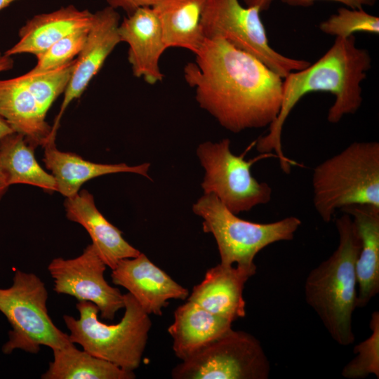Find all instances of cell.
Masks as SVG:
<instances>
[{
    "mask_svg": "<svg viewBox=\"0 0 379 379\" xmlns=\"http://www.w3.org/2000/svg\"><path fill=\"white\" fill-rule=\"evenodd\" d=\"M338 248L310 271L305 283V297L330 336L347 346L355 340L352 314L357 307L356 261L361 241L351 216L345 213L335 219Z\"/></svg>",
    "mask_w": 379,
    "mask_h": 379,
    "instance_id": "3957f363",
    "label": "cell"
},
{
    "mask_svg": "<svg viewBox=\"0 0 379 379\" xmlns=\"http://www.w3.org/2000/svg\"><path fill=\"white\" fill-rule=\"evenodd\" d=\"M44 162L51 171L57 185V192L66 198L79 192L86 181L107 174L133 173L149 178V163L137 166L121 164H98L84 159L77 154L58 150L55 142L45 145Z\"/></svg>",
    "mask_w": 379,
    "mask_h": 379,
    "instance_id": "d6986e66",
    "label": "cell"
},
{
    "mask_svg": "<svg viewBox=\"0 0 379 379\" xmlns=\"http://www.w3.org/2000/svg\"><path fill=\"white\" fill-rule=\"evenodd\" d=\"M17 0H0V11Z\"/></svg>",
    "mask_w": 379,
    "mask_h": 379,
    "instance_id": "e575fe53",
    "label": "cell"
},
{
    "mask_svg": "<svg viewBox=\"0 0 379 379\" xmlns=\"http://www.w3.org/2000/svg\"><path fill=\"white\" fill-rule=\"evenodd\" d=\"M340 211L351 216L360 238L356 274L357 307L361 308L379 292V207L352 205Z\"/></svg>",
    "mask_w": 379,
    "mask_h": 379,
    "instance_id": "ac0fdd59",
    "label": "cell"
},
{
    "mask_svg": "<svg viewBox=\"0 0 379 379\" xmlns=\"http://www.w3.org/2000/svg\"><path fill=\"white\" fill-rule=\"evenodd\" d=\"M246 6L257 7L260 11L267 10L274 0H243Z\"/></svg>",
    "mask_w": 379,
    "mask_h": 379,
    "instance_id": "4dcf8cb0",
    "label": "cell"
},
{
    "mask_svg": "<svg viewBox=\"0 0 379 379\" xmlns=\"http://www.w3.org/2000/svg\"><path fill=\"white\" fill-rule=\"evenodd\" d=\"M284 4L291 6L309 7L318 0H281ZM345 4L352 9H361L364 6H373L378 0H328Z\"/></svg>",
    "mask_w": 379,
    "mask_h": 379,
    "instance_id": "f1b7e54d",
    "label": "cell"
},
{
    "mask_svg": "<svg viewBox=\"0 0 379 379\" xmlns=\"http://www.w3.org/2000/svg\"><path fill=\"white\" fill-rule=\"evenodd\" d=\"M75 59L52 71L40 74L27 72L19 76L45 115L57 98L64 93L70 79Z\"/></svg>",
    "mask_w": 379,
    "mask_h": 379,
    "instance_id": "d4e9b609",
    "label": "cell"
},
{
    "mask_svg": "<svg viewBox=\"0 0 379 379\" xmlns=\"http://www.w3.org/2000/svg\"><path fill=\"white\" fill-rule=\"evenodd\" d=\"M65 208L67 218L85 228L100 258L111 270L119 260L135 258L141 253L98 211L93 196L87 190L67 197Z\"/></svg>",
    "mask_w": 379,
    "mask_h": 379,
    "instance_id": "2e32d148",
    "label": "cell"
},
{
    "mask_svg": "<svg viewBox=\"0 0 379 379\" xmlns=\"http://www.w3.org/2000/svg\"><path fill=\"white\" fill-rule=\"evenodd\" d=\"M48 297L41 279L21 270L15 271L9 287L0 288V312L11 327L1 348L4 354H10L16 350L37 354L41 345L53 350L71 342L69 335L51 319Z\"/></svg>",
    "mask_w": 379,
    "mask_h": 379,
    "instance_id": "52a82bcc",
    "label": "cell"
},
{
    "mask_svg": "<svg viewBox=\"0 0 379 379\" xmlns=\"http://www.w3.org/2000/svg\"><path fill=\"white\" fill-rule=\"evenodd\" d=\"M257 7L243 6L239 0H206L201 18L204 39L225 40L261 61L284 79L310 62L288 58L270 46Z\"/></svg>",
    "mask_w": 379,
    "mask_h": 379,
    "instance_id": "ba28073f",
    "label": "cell"
},
{
    "mask_svg": "<svg viewBox=\"0 0 379 379\" xmlns=\"http://www.w3.org/2000/svg\"><path fill=\"white\" fill-rule=\"evenodd\" d=\"M232 323L187 300L176 308L168 328L175 356L187 359L231 328Z\"/></svg>",
    "mask_w": 379,
    "mask_h": 379,
    "instance_id": "44dd1931",
    "label": "cell"
},
{
    "mask_svg": "<svg viewBox=\"0 0 379 379\" xmlns=\"http://www.w3.org/2000/svg\"><path fill=\"white\" fill-rule=\"evenodd\" d=\"M184 78L199 106L232 133L270 126L283 96V79L225 40L204 39Z\"/></svg>",
    "mask_w": 379,
    "mask_h": 379,
    "instance_id": "6da1fadb",
    "label": "cell"
},
{
    "mask_svg": "<svg viewBox=\"0 0 379 379\" xmlns=\"http://www.w3.org/2000/svg\"><path fill=\"white\" fill-rule=\"evenodd\" d=\"M256 272V267L225 265L208 269L202 281L194 286L187 300L230 321L245 317L243 296L245 284Z\"/></svg>",
    "mask_w": 379,
    "mask_h": 379,
    "instance_id": "9a60e30c",
    "label": "cell"
},
{
    "mask_svg": "<svg viewBox=\"0 0 379 379\" xmlns=\"http://www.w3.org/2000/svg\"><path fill=\"white\" fill-rule=\"evenodd\" d=\"M93 13L73 5L35 15L19 29L18 41L4 53L8 56L29 53L35 56L75 30L89 27Z\"/></svg>",
    "mask_w": 379,
    "mask_h": 379,
    "instance_id": "e0dca14e",
    "label": "cell"
},
{
    "mask_svg": "<svg viewBox=\"0 0 379 379\" xmlns=\"http://www.w3.org/2000/svg\"><path fill=\"white\" fill-rule=\"evenodd\" d=\"M121 42L128 45V60L135 77L149 84L162 81L159 60L167 49L159 20L152 7H140L119 25Z\"/></svg>",
    "mask_w": 379,
    "mask_h": 379,
    "instance_id": "5bb4252c",
    "label": "cell"
},
{
    "mask_svg": "<svg viewBox=\"0 0 379 379\" xmlns=\"http://www.w3.org/2000/svg\"><path fill=\"white\" fill-rule=\"evenodd\" d=\"M314 207L325 222L337 209L379 207V142H354L318 164L312 177Z\"/></svg>",
    "mask_w": 379,
    "mask_h": 379,
    "instance_id": "277c9868",
    "label": "cell"
},
{
    "mask_svg": "<svg viewBox=\"0 0 379 379\" xmlns=\"http://www.w3.org/2000/svg\"><path fill=\"white\" fill-rule=\"evenodd\" d=\"M197 155L205 171L201 182L204 194L215 195L233 213L248 211L270 201L271 187L258 181L251 172L258 158L246 161L244 155L234 154L230 139L202 142Z\"/></svg>",
    "mask_w": 379,
    "mask_h": 379,
    "instance_id": "30bf717a",
    "label": "cell"
},
{
    "mask_svg": "<svg viewBox=\"0 0 379 379\" xmlns=\"http://www.w3.org/2000/svg\"><path fill=\"white\" fill-rule=\"evenodd\" d=\"M34 149L23 135L15 132L0 141V164L8 184H26L46 191H57L53 175L39 164Z\"/></svg>",
    "mask_w": 379,
    "mask_h": 379,
    "instance_id": "cb8c5ba5",
    "label": "cell"
},
{
    "mask_svg": "<svg viewBox=\"0 0 379 379\" xmlns=\"http://www.w3.org/2000/svg\"><path fill=\"white\" fill-rule=\"evenodd\" d=\"M157 0H107L109 6L117 9L121 8L128 15L140 7H152Z\"/></svg>",
    "mask_w": 379,
    "mask_h": 379,
    "instance_id": "f546056e",
    "label": "cell"
},
{
    "mask_svg": "<svg viewBox=\"0 0 379 379\" xmlns=\"http://www.w3.org/2000/svg\"><path fill=\"white\" fill-rule=\"evenodd\" d=\"M371 67L368 51L357 46L354 35L335 37L331 47L314 64L289 73L283 80V96L280 112L269 126L268 133L256 142L258 152H274L285 173L291 171V161L283 152L281 134L290 112L306 94L323 91L335 97L327 119L338 123L345 115L356 113L361 105V82Z\"/></svg>",
    "mask_w": 379,
    "mask_h": 379,
    "instance_id": "7a4b0ae2",
    "label": "cell"
},
{
    "mask_svg": "<svg viewBox=\"0 0 379 379\" xmlns=\"http://www.w3.org/2000/svg\"><path fill=\"white\" fill-rule=\"evenodd\" d=\"M14 132L8 123L0 115V141Z\"/></svg>",
    "mask_w": 379,
    "mask_h": 379,
    "instance_id": "d6a6232c",
    "label": "cell"
},
{
    "mask_svg": "<svg viewBox=\"0 0 379 379\" xmlns=\"http://www.w3.org/2000/svg\"><path fill=\"white\" fill-rule=\"evenodd\" d=\"M106 267L91 244L74 258H53L48 271L57 293L73 296L79 301L91 302L98 307L101 319L112 321L116 313L124 308V295L105 280Z\"/></svg>",
    "mask_w": 379,
    "mask_h": 379,
    "instance_id": "8fae6325",
    "label": "cell"
},
{
    "mask_svg": "<svg viewBox=\"0 0 379 379\" xmlns=\"http://www.w3.org/2000/svg\"><path fill=\"white\" fill-rule=\"evenodd\" d=\"M112 281L125 288L149 315H162L171 299L185 300L189 291L140 253L119 260L112 270Z\"/></svg>",
    "mask_w": 379,
    "mask_h": 379,
    "instance_id": "4fadbf2b",
    "label": "cell"
},
{
    "mask_svg": "<svg viewBox=\"0 0 379 379\" xmlns=\"http://www.w3.org/2000/svg\"><path fill=\"white\" fill-rule=\"evenodd\" d=\"M206 0H157L152 6L160 23L166 48L195 54L204 38L201 18Z\"/></svg>",
    "mask_w": 379,
    "mask_h": 379,
    "instance_id": "7402d4cb",
    "label": "cell"
},
{
    "mask_svg": "<svg viewBox=\"0 0 379 379\" xmlns=\"http://www.w3.org/2000/svg\"><path fill=\"white\" fill-rule=\"evenodd\" d=\"M320 30L335 37L346 38L356 32L378 34L379 18L363 8H340L337 13L321 22Z\"/></svg>",
    "mask_w": 379,
    "mask_h": 379,
    "instance_id": "4316f807",
    "label": "cell"
},
{
    "mask_svg": "<svg viewBox=\"0 0 379 379\" xmlns=\"http://www.w3.org/2000/svg\"><path fill=\"white\" fill-rule=\"evenodd\" d=\"M89 27L75 30L36 55V63L28 72L40 74L52 71L74 60L86 42Z\"/></svg>",
    "mask_w": 379,
    "mask_h": 379,
    "instance_id": "83f0119b",
    "label": "cell"
},
{
    "mask_svg": "<svg viewBox=\"0 0 379 379\" xmlns=\"http://www.w3.org/2000/svg\"><path fill=\"white\" fill-rule=\"evenodd\" d=\"M120 16L116 9L107 6L93 13L86 42L75 59L74 65L49 141H55L60 119L67 106L79 98L105 61L121 42L119 35Z\"/></svg>",
    "mask_w": 379,
    "mask_h": 379,
    "instance_id": "7c38bea8",
    "label": "cell"
},
{
    "mask_svg": "<svg viewBox=\"0 0 379 379\" xmlns=\"http://www.w3.org/2000/svg\"><path fill=\"white\" fill-rule=\"evenodd\" d=\"M124 295V314L116 324L101 322L98 307L89 301H79V318L65 314L69 338L91 354L126 371L140 366L152 326L149 315L131 294Z\"/></svg>",
    "mask_w": 379,
    "mask_h": 379,
    "instance_id": "5b68a950",
    "label": "cell"
},
{
    "mask_svg": "<svg viewBox=\"0 0 379 379\" xmlns=\"http://www.w3.org/2000/svg\"><path fill=\"white\" fill-rule=\"evenodd\" d=\"M53 360L41 375L42 379H133L134 371H126L96 357L74 343L53 349Z\"/></svg>",
    "mask_w": 379,
    "mask_h": 379,
    "instance_id": "603a6c76",
    "label": "cell"
},
{
    "mask_svg": "<svg viewBox=\"0 0 379 379\" xmlns=\"http://www.w3.org/2000/svg\"><path fill=\"white\" fill-rule=\"evenodd\" d=\"M0 115L35 148L48 142L51 126L20 77L0 79Z\"/></svg>",
    "mask_w": 379,
    "mask_h": 379,
    "instance_id": "ffe728a7",
    "label": "cell"
},
{
    "mask_svg": "<svg viewBox=\"0 0 379 379\" xmlns=\"http://www.w3.org/2000/svg\"><path fill=\"white\" fill-rule=\"evenodd\" d=\"M9 187L6 175L0 164V199Z\"/></svg>",
    "mask_w": 379,
    "mask_h": 379,
    "instance_id": "836d02e7",
    "label": "cell"
},
{
    "mask_svg": "<svg viewBox=\"0 0 379 379\" xmlns=\"http://www.w3.org/2000/svg\"><path fill=\"white\" fill-rule=\"evenodd\" d=\"M192 210L203 219V231L213 235L220 263L225 265L256 267L254 258L262 249L275 242L292 240L302 223L295 216L269 223L245 220L212 194L201 197Z\"/></svg>",
    "mask_w": 379,
    "mask_h": 379,
    "instance_id": "8992f818",
    "label": "cell"
},
{
    "mask_svg": "<svg viewBox=\"0 0 379 379\" xmlns=\"http://www.w3.org/2000/svg\"><path fill=\"white\" fill-rule=\"evenodd\" d=\"M13 65L14 61L12 57L0 52V73L11 69Z\"/></svg>",
    "mask_w": 379,
    "mask_h": 379,
    "instance_id": "1f68e13d",
    "label": "cell"
},
{
    "mask_svg": "<svg viewBox=\"0 0 379 379\" xmlns=\"http://www.w3.org/2000/svg\"><path fill=\"white\" fill-rule=\"evenodd\" d=\"M270 364L259 340L232 328L171 371L174 379H267Z\"/></svg>",
    "mask_w": 379,
    "mask_h": 379,
    "instance_id": "9c48e42d",
    "label": "cell"
},
{
    "mask_svg": "<svg viewBox=\"0 0 379 379\" xmlns=\"http://www.w3.org/2000/svg\"><path fill=\"white\" fill-rule=\"evenodd\" d=\"M371 334L354 347L355 357L343 368L341 374L347 379H362L373 374L379 378V312L370 319Z\"/></svg>",
    "mask_w": 379,
    "mask_h": 379,
    "instance_id": "484cf974",
    "label": "cell"
}]
</instances>
